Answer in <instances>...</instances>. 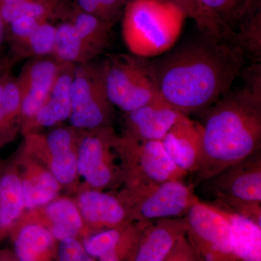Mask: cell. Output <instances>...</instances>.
Segmentation results:
<instances>
[{
	"label": "cell",
	"mask_w": 261,
	"mask_h": 261,
	"mask_svg": "<svg viewBox=\"0 0 261 261\" xmlns=\"http://www.w3.org/2000/svg\"><path fill=\"white\" fill-rule=\"evenodd\" d=\"M234 43L200 34L147 64L160 96L178 112L202 113L231 90L245 65Z\"/></svg>",
	"instance_id": "1"
},
{
	"label": "cell",
	"mask_w": 261,
	"mask_h": 261,
	"mask_svg": "<svg viewBox=\"0 0 261 261\" xmlns=\"http://www.w3.org/2000/svg\"><path fill=\"white\" fill-rule=\"evenodd\" d=\"M240 75L241 87L230 90L202 113V159L197 183L260 149L261 63H252Z\"/></svg>",
	"instance_id": "2"
},
{
	"label": "cell",
	"mask_w": 261,
	"mask_h": 261,
	"mask_svg": "<svg viewBox=\"0 0 261 261\" xmlns=\"http://www.w3.org/2000/svg\"><path fill=\"white\" fill-rule=\"evenodd\" d=\"M122 37L134 56L156 58L170 50L187 15L170 0H132L122 13Z\"/></svg>",
	"instance_id": "3"
},
{
	"label": "cell",
	"mask_w": 261,
	"mask_h": 261,
	"mask_svg": "<svg viewBox=\"0 0 261 261\" xmlns=\"http://www.w3.org/2000/svg\"><path fill=\"white\" fill-rule=\"evenodd\" d=\"M211 205L247 218L261 226V152L225 168L209 178Z\"/></svg>",
	"instance_id": "4"
},
{
	"label": "cell",
	"mask_w": 261,
	"mask_h": 261,
	"mask_svg": "<svg viewBox=\"0 0 261 261\" xmlns=\"http://www.w3.org/2000/svg\"><path fill=\"white\" fill-rule=\"evenodd\" d=\"M102 66L108 99L122 112H130L161 99L147 58L109 55L102 61Z\"/></svg>",
	"instance_id": "5"
},
{
	"label": "cell",
	"mask_w": 261,
	"mask_h": 261,
	"mask_svg": "<svg viewBox=\"0 0 261 261\" xmlns=\"http://www.w3.org/2000/svg\"><path fill=\"white\" fill-rule=\"evenodd\" d=\"M117 194L133 221L184 218L192 207L202 202L193 187L182 181L123 187Z\"/></svg>",
	"instance_id": "6"
},
{
	"label": "cell",
	"mask_w": 261,
	"mask_h": 261,
	"mask_svg": "<svg viewBox=\"0 0 261 261\" xmlns=\"http://www.w3.org/2000/svg\"><path fill=\"white\" fill-rule=\"evenodd\" d=\"M116 135L113 126L80 130L78 147L80 187L107 192H117L123 187V170L114 147Z\"/></svg>",
	"instance_id": "7"
},
{
	"label": "cell",
	"mask_w": 261,
	"mask_h": 261,
	"mask_svg": "<svg viewBox=\"0 0 261 261\" xmlns=\"http://www.w3.org/2000/svg\"><path fill=\"white\" fill-rule=\"evenodd\" d=\"M70 95V126L79 130L113 126L115 107L106 92L102 61L75 65Z\"/></svg>",
	"instance_id": "8"
},
{
	"label": "cell",
	"mask_w": 261,
	"mask_h": 261,
	"mask_svg": "<svg viewBox=\"0 0 261 261\" xmlns=\"http://www.w3.org/2000/svg\"><path fill=\"white\" fill-rule=\"evenodd\" d=\"M80 130L57 126L47 134H29L21 142L25 149L53 173L66 195L73 196L81 186L78 173Z\"/></svg>",
	"instance_id": "9"
},
{
	"label": "cell",
	"mask_w": 261,
	"mask_h": 261,
	"mask_svg": "<svg viewBox=\"0 0 261 261\" xmlns=\"http://www.w3.org/2000/svg\"><path fill=\"white\" fill-rule=\"evenodd\" d=\"M114 147L123 170V187L182 181L188 173L170 159L162 142H142L117 134Z\"/></svg>",
	"instance_id": "10"
},
{
	"label": "cell",
	"mask_w": 261,
	"mask_h": 261,
	"mask_svg": "<svg viewBox=\"0 0 261 261\" xmlns=\"http://www.w3.org/2000/svg\"><path fill=\"white\" fill-rule=\"evenodd\" d=\"M187 238L204 261H238L227 221L208 203L201 202L185 216Z\"/></svg>",
	"instance_id": "11"
},
{
	"label": "cell",
	"mask_w": 261,
	"mask_h": 261,
	"mask_svg": "<svg viewBox=\"0 0 261 261\" xmlns=\"http://www.w3.org/2000/svg\"><path fill=\"white\" fill-rule=\"evenodd\" d=\"M17 224H32L44 228L57 241H81L94 233L84 223L72 196L60 195L46 205L25 211Z\"/></svg>",
	"instance_id": "12"
},
{
	"label": "cell",
	"mask_w": 261,
	"mask_h": 261,
	"mask_svg": "<svg viewBox=\"0 0 261 261\" xmlns=\"http://www.w3.org/2000/svg\"><path fill=\"white\" fill-rule=\"evenodd\" d=\"M62 65L53 57L47 56L31 58L22 67L17 77L21 97V129L47 100Z\"/></svg>",
	"instance_id": "13"
},
{
	"label": "cell",
	"mask_w": 261,
	"mask_h": 261,
	"mask_svg": "<svg viewBox=\"0 0 261 261\" xmlns=\"http://www.w3.org/2000/svg\"><path fill=\"white\" fill-rule=\"evenodd\" d=\"M72 197L84 223L94 233L133 222L117 192L80 187Z\"/></svg>",
	"instance_id": "14"
},
{
	"label": "cell",
	"mask_w": 261,
	"mask_h": 261,
	"mask_svg": "<svg viewBox=\"0 0 261 261\" xmlns=\"http://www.w3.org/2000/svg\"><path fill=\"white\" fill-rule=\"evenodd\" d=\"M181 115L161 98L123 113L120 135L136 141L161 142Z\"/></svg>",
	"instance_id": "15"
},
{
	"label": "cell",
	"mask_w": 261,
	"mask_h": 261,
	"mask_svg": "<svg viewBox=\"0 0 261 261\" xmlns=\"http://www.w3.org/2000/svg\"><path fill=\"white\" fill-rule=\"evenodd\" d=\"M149 222L133 221L97 231L82 240V245L97 261H134L142 233Z\"/></svg>",
	"instance_id": "16"
},
{
	"label": "cell",
	"mask_w": 261,
	"mask_h": 261,
	"mask_svg": "<svg viewBox=\"0 0 261 261\" xmlns=\"http://www.w3.org/2000/svg\"><path fill=\"white\" fill-rule=\"evenodd\" d=\"M14 154L27 211L46 205L63 194V187L53 173L28 152L23 144Z\"/></svg>",
	"instance_id": "17"
},
{
	"label": "cell",
	"mask_w": 261,
	"mask_h": 261,
	"mask_svg": "<svg viewBox=\"0 0 261 261\" xmlns=\"http://www.w3.org/2000/svg\"><path fill=\"white\" fill-rule=\"evenodd\" d=\"M202 139L200 122L181 115L161 142L178 168L187 173H196L202 159Z\"/></svg>",
	"instance_id": "18"
},
{
	"label": "cell",
	"mask_w": 261,
	"mask_h": 261,
	"mask_svg": "<svg viewBox=\"0 0 261 261\" xmlns=\"http://www.w3.org/2000/svg\"><path fill=\"white\" fill-rule=\"evenodd\" d=\"M75 65L63 63L59 74L47 100L32 121L21 129L20 135L37 133L46 128H54L69 120L71 114V89Z\"/></svg>",
	"instance_id": "19"
},
{
	"label": "cell",
	"mask_w": 261,
	"mask_h": 261,
	"mask_svg": "<svg viewBox=\"0 0 261 261\" xmlns=\"http://www.w3.org/2000/svg\"><path fill=\"white\" fill-rule=\"evenodd\" d=\"M23 188L15 154L3 159L0 165V243L25 212Z\"/></svg>",
	"instance_id": "20"
},
{
	"label": "cell",
	"mask_w": 261,
	"mask_h": 261,
	"mask_svg": "<svg viewBox=\"0 0 261 261\" xmlns=\"http://www.w3.org/2000/svg\"><path fill=\"white\" fill-rule=\"evenodd\" d=\"M187 229L185 217L150 221L142 233L134 261L164 260Z\"/></svg>",
	"instance_id": "21"
},
{
	"label": "cell",
	"mask_w": 261,
	"mask_h": 261,
	"mask_svg": "<svg viewBox=\"0 0 261 261\" xmlns=\"http://www.w3.org/2000/svg\"><path fill=\"white\" fill-rule=\"evenodd\" d=\"M8 238L19 261H58V242L38 225L17 224Z\"/></svg>",
	"instance_id": "22"
},
{
	"label": "cell",
	"mask_w": 261,
	"mask_h": 261,
	"mask_svg": "<svg viewBox=\"0 0 261 261\" xmlns=\"http://www.w3.org/2000/svg\"><path fill=\"white\" fill-rule=\"evenodd\" d=\"M55 19L73 25L84 39L101 54L111 46L113 24L82 11L70 0H61Z\"/></svg>",
	"instance_id": "23"
},
{
	"label": "cell",
	"mask_w": 261,
	"mask_h": 261,
	"mask_svg": "<svg viewBox=\"0 0 261 261\" xmlns=\"http://www.w3.org/2000/svg\"><path fill=\"white\" fill-rule=\"evenodd\" d=\"M20 130L21 97L11 68L0 81V149L13 142Z\"/></svg>",
	"instance_id": "24"
},
{
	"label": "cell",
	"mask_w": 261,
	"mask_h": 261,
	"mask_svg": "<svg viewBox=\"0 0 261 261\" xmlns=\"http://www.w3.org/2000/svg\"><path fill=\"white\" fill-rule=\"evenodd\" d=\"M209 205L229 225L237 260L261 261V226L240 215Z\"/></svg>",
	"instance_id": "25"
},
{
	"label": "cell",
	"mask_w": 261,
	"mask_h": 261,
	"mask_svg": "<svg viewBox=\"0 0 261 261\" xmlns=\"http://www.w3.org/2000/svg\"><path fill=\"white\" fill-rule=\"evenodd\" d=\"M100 55L68 22L61 21L56 25V42L51 57L59 63L83 64L94 61Z\"/></svg>",
	"instance_id": "26"
},
{
	"label": "cell",
	"mask_w": 261,
	"mask_h": 261,
	"mask_svg": "<svg viewBox=\"0 0 261 261\" xmlns=\"http://www.w3.org/2000/svg\"><path fill=\"white\" fill-rule=\"evenodd\" d=\"M260 3L255 0L236 24L235 44L243 51L245 59L261 63V12Z\"/></svg>",
	"instance_id": "27"
},
{
	"label": "cell",
	"mask_w": 261,
	"mask_h": 261,
	"mask_svg": "<svg viewBox=\"0 0 261 261\" xmlns=\"http://www.w3.org/2000/svg\"><path fill=\"white\" fill-rule=\"evenodd\" d=\"M170 1L179 7L186 14L187 18L195 21L200 34L217 40L235 43V33L232 29L211 14L201 3L200 0Z\"/></svg>",
	"instance_id": "28"
},
{
	"label": "cell",
	"mask_w": 261,
	"mask_h": 261,
	"mask_svg": "<svg viewBox=\"0 0 261 261\" xmlns=\"http://www.w3.org/2000/svg\"><path fill=\"white\" fill-rule=\"evenodd\" d=\"M56 36V25L50 21L43 22L28 37L10 47L8 54L18 62L23 59L51 56Z\"/></svg>",
	"instance_id": "29"
},
{
	"label": "cell",
	"mask_w": 261,
	"mask_h": 261,
	"mask_svg": "<svg viewBox=\"0 0 261 261\" xmlns=\"http://www.w3.org/2000/svg\"><path fill=\"white\" fill-rule=\"evenodd\" d=\"M61 0H21L14 4L0 6V15L8 25L20 17H33L44 20H54Z\"/></svg>",
	"instance_id": "30"
},
{
	"label": "cell",
	"mask_w": 261,
	"mask_h": 261,
	"mask_svg": "<svg viewBox=\"0 0 261 261\" xmlns=\"http://www.w3.org/2000/svg\"><path fill=\"white\" fill-rule=\"evenodd\" d=\"M255 0H200L206 9L232 29Z\"/></svg>",
	"instance_id": "31"
},
{
	"label": "cell",
	"mask_w": 261,
	"mask_h": 261,
	"mask_svg": "<svg viewBox=\"0 0 261 261\" xmlns=\"http://www.w3.org/2000/svg\"><path fill=\"white\" fill-rule=\"evenodd\" d=\"M82 11L113 24L121 16L124 8L123 0H73Z\"/></svg>",
	"instance_id": "32"
},
{
	"label": "cell",
	"mask_w": 261,
	"mask_h": 261,
	"mask_svg": "<svg viewBox=\"0 0 261 261\" xmlns=\"http://www.w3.org/2000/svg\"><path fill=\"white\" fill-rule=\"evenodd\" d=\"M44 21L33 17H20L15 19L6 27V43L9 47L21 42L32 34Z\"/></svg>",
	"instance_id": "33"
},
{
	"label": "cell",
	"mask_w": 261,
	"mask_h": 261,
	"mask_svg": "<svg viewBox=\"0 0 261 261\" xmlns=\"http://www.w3.org/2000/svg\"><path fill=\"white\" fill-rule=\"evenodd\" d=\"M58 261H97L86 251L82 241L67 239L58 243Z\"/></svg>",
	"instance_id": "34"
},
{
	"label": "cell",
	"mask_w": 261,
	"mask_h": 261,
	"mask_svg": "<svg viewBox=\"0 0 261 261\" xmlns=\"http://www.w3.org/2000/svg\"><path fill=\"white\" fill-rule=\"evenodd\" d=\"M163 261H201V257L185 235L178 239Z\"/></svg>",
	"instance_id": "35"
},
{
	"label": "cell",
	"mask_w": 261,
	"mask_h": 261,
	"mask_svg": "<svg viewBox=\"0 0 261 261\" xmlns=\"http://www.w3.org/2000/svg\"><path fill=\"white\" fill-rule=\"evenodd\" d=\"M18 61L10 55H0V81L8 70L13 68Z\"/></svg>",
	"instance_id": "36"
},
{
	"label": "cell",
	"mask_w": 261,
	"mask_h": 261,
	"mask_svg": "<svg viewBox=\"0 0 261 261\" xmlns=\"http://www.w3.org/2000/svg\"><path fill=\"white\" fill-rule=\"evenodd\" d=\"M0 261H19L13 249L5 248L0 250Z\"/></svg>",
	"instance_id": "37"
},
{
	"label": "cell",
	"mask_w": 261,
	"mask_h": 261,
	"mask_svg": "<svg viewBox=\"0 0 261 261\" xmlns=\"http://www.w3.org/2000/svg\"><path fill=\"white\" fill-rule=\"evenodd\" d=\"M5 43H6V25L0 15V55H3Z\"/></svg>",
	"instance_id": "38"
},
{
	"label": "cell",
	"mask_w": 261,
	"mask_h": 261,
	"mask_svg": "<svg viewBox=\"0 0 261 261\" xmlns=\"http://www.w3.org/2000/svg\"><path fill=\"white\" fill-rule=\"evenodd\" d=\"M21 0H0V6L14 4V3H18Z\"/></svg>",
	"instance_id": "39"
},
{
	"label": "cell",
	"mask_w": 261,
	"mask_h": 261,
	"mask_svg": "<svg viewBox=\"0 0 261 261\" xmlns=\"http://www.w3.org/2000/svg\"><path fill=\"white\" fill-rule=\"evenodd\" d=\"M123 2H124L125 4H126L127 3H128V2L132 1V0H123Z\"/></svg>",
	"instance_id": "40"
},
{
	"label": "cell",
	"mask_w": 261,
	"mask_h": 261,
	"mask_svg": "<svg viewBox=\"0 0 261 261\" xmlns=\"http://www.w3.org/2000/svg\"><path fill=\"white\" fill-rule=\"evenodd\" d=\"M2 161H3V159H0V165H1Z\"/></svg>",
	"instance_id": "41"
},
{
	"label": "cell",
	"mask_w": 261,
	"mask_h": 261,
	"mask_svg": "<svg viewBox=\"0 0 261 261\" xmlns=\"http://www.w3.org/2000/svg\"><path fill=\"white\" fill-rule=\"evenodd\" d=\"M201 261H204V260H202V258H201Z\"/></svg>",
	"instance_id": "42"
}]
</instances>
